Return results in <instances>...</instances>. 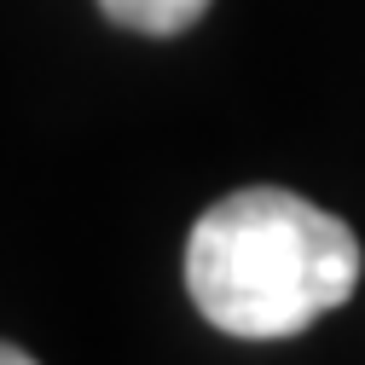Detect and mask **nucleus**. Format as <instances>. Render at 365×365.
Listing matches in <instances>:
<instances>
[{"label":"nucleus","mask_w":365,"mask_h":365,"mask_svg":"<svg viewBox=\"0 0 365 365\" xmlns=\"http://www.w3.org/2000/svg\"><path fill=\"white\" fill-rule=\"evenodd\" d=\"M359 284V238L319 203L244 186L197 215L186 238V290L215 331L279 342L307 331Z\"/></svg>","instance_id":"nucleus-1"},{"label":"nucleus","mask_w":365,"mask_h":365,"mask_svg":"<svg viewBox=\"0 0 365 365\" xmlns=\"http://www.w3.org/2000/svg\"><path fill=\"white\" fill-rule=\"evenodd\" d=\"M105 18H116L122 29H140V35H180V29H192L203 12H209V0H99Z\"/></svg>","instance_id":"nucleus-2"},{"label":"nucleus","mask_w":365,"mask_h":365,"mask_svg":"<svg viewBox=\"0 0 365 365\" xmlns=\"http://www.w3.org/2000/svg\"><path fill=\"white\" fill-rule=\"evenodd\" d=\"M0 365H35L24 348H12V342H0Z\"/></svg>","instance_id":"nucleus-3"}]
</instances>
